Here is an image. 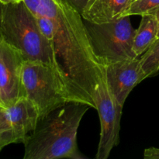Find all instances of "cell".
Here are the masks:
<instances>
[{"mask_svg": "<svg viewBox=\"0 0 159 159\" xmlns=\"http://www.w3.org/2000/svg\"><path fill=\"white\" fill-rule=\"evenodd\" d=\"M7 143L6 142V141H4L3 140L0 139V152L2 151V149L4 147H6V146H7Z\"/></svg>", "mask_w": 159, "mask_h": 159, "instance_id": "19", "label": "cell"}, {"mask_svg": "<svg viewBox=\"0 0 159 159\" xmlns=\"http://www.w3.org/2000/svg\"><path fill=\"white\" fill-rule=\"evenodd\" d=\"M149 13L152 14V15H154V16L156 18L157 21H158V38L159 37V7L156 8L155 9H154V10H152V12H150Z\"/></svg>", "mask_w": 159, "mask_h": 159, "instance_id": "17", "label": "cell"}, {"mask_svg": "<svg viewBox=\"0 0 159 159\" xmlns=\"http://www.w3.org/2000/svg\"><path fill=\"white\" fill-rule=\"evenodd\" d=\"M141 68L148 78L159 71V37L157 38L149 49L140 57Z\"/></svg>", "mask_w": 159, "mask_h": 159, "instance_id": "12", "label": "cell"}, {"mask_svg": "<svg viewBox=\"0 0 159 159\" xmlns=\"http://www.w3.org/2000/svg\"><path fill=\"white\" fill-rule=\"evenodd\" d=\"M21 79L23 97L36 106L40 119L71 102L58 71L51 65L24 61Z\"/></svg>", "mask_w": 159, "mask_h": 159, "instance_id": "4", "label": "cell"}, {"mask_svg": "<svg viewBox=\"0 0 159 159\" xmlns=\"http://www.w3.org/2000/svg\"><path fill=\"white\" fill-rule=\"evenodd\" d=\"M82 14L88 0H62Z\"/></svg>", "mask_w": 159, "mask_h": 159, "instance_id": "15", "label": "cell"}, {"mask_svg": "<svg viewBox=\"0 0 159 159\" xmlns=\"http://www.w3.org/2000/svg\"><path fill=\"white\" fill-rule=\"evenodd\" d=\"M135 1H137V0H130V5H131L133 2H134Z\"/></svg>", "mask_w": 159, "mask_h": 159, "instance_id": "21", "label": "cell"}, {"mask_svg": "<svg viewBox=\"0 0 159 159\" xmlns=\"http://www.w3.org/2000/svg\"><path fill=\"white\" fill-rule=\"evenodd\" d=\"M90 107L70 102L39 120L23 142V159H85L79 149L77 134Z\"/></svg>", "mask_w": 159, "mask_h": 159, "instance_id": "2", "label": "cell"}, {"mask_svg": "<svg viewBox=\"0 0 159 159\" xmlns=\"http://www.w3.org/2000/svg\"><path fill=\"white\" fill-rule=\"evenodd\" d=\"M0 139L6 141L8 145L16 143L5 109L2 108H0Z\"/></svg>", "mask_w": 159, "mask_h": 159, "instance_id": "14", "label": "cell"}, {"mask_svg": "<svg viewBox=\"0 0 159 159\" xmlns=\"http://www.w3.org/2000/svg\"><path fill=\"white\" fill-rule=\"evenodd\" d=\"M16 143L24 142L26 137L35 129L40 114L36 106L26 97L20 98L5 109Z\"/></svg>", "mask_w": 159, "mask_h": 159, "instance_id": "9", "label": "cell"}, {"mask_svg": "<svg viewBox=\"0 0 159 159\" xmlns=\"http://www.w3.org/2000/svg\"><path fill=\"white\" fill-rule=\"evenodd\" d=\"M158 24L156 18L151 13L141 16L139 26L134 37L133 50L137 57H141L158 38Z\"/></svg>", "mask_w": 159, "mask_h": 159, "instance_id": "11", "label": "cell"}, {"mask_svg": "<svg viewBox=\"0 0 159 159\" xmlns=\"http://www.w3.org/2000/svg\"><path fill=\"white\" fill-rule=\"evenodd\" d=\"M0 108H2V109H5V107H4V106L2 105V104H1L0 103Z\"/></svg>", "mask_w": 159, "mask_h": 159, "instance_id": "20", "label": "cell"}, {"mask_svg": "<svg viewBox=\"0 0 159 159\" xmlns=\"http://www.w3.org/2000/svg\"><path fill=\"white\" fill-rule=\"evenodd\" d=\"M23 56L0 37V99L5 109L23 97Z\"/></svg>", "mask_w": 159, "mask_h": 159, "instance_id": "7", "label": "cell"}, {"mask_svg": "<svg viewBox=\"0 0 159 159\" xmlns=\"http://www.w3.org/2000/svg\"><path fill=\"white\" fill-rule=\"evenodd\" d=\"M23 1L52 46L71 102L96 109L93 96L105 74V65L93 51L80 12L62 0Z\"/></svg>", "mask_w": 159, "mask_h": 159, "instance_id": "1", "label": "cell"}, {"mask_svg": "<svg viewBox=\"0 0 159 159\" xmlns=\"http://www.w3.org/2000/svg\"><path fill=\"white\" fill-rule=\"evenodd\" d=\"M130 5V0H88L81 15L91 23H110L124 17Z\"/></svg>", "mask_w": 159, "mask_h": 159, "instance_id": "10", "label": "cell"}, {"mask_svg": "<svg viewBox=\"0 0 159 159\" xmlns=\"http://www.w3.org/2000/svg\"><path fill=\"white\" fill-rule=\"evenodd\" d=\"M105 74L112 94L122 107L133 89L147 79L140 57L107 64Z\"/></svg>", "mask_w": 159, "mask_h": 159, "instance_id": "8", "label": "cell"}, {"mask_svg": "<svg viewBox=\"0 0 159 159\" xmlns=\"http://www.w3.org/2000/svg\"><path fill=\"white\" fill-rule=\"evenodd\" d=\"M144 158L145 159H159V148H149L144 150Z\"/></svg>", "mask_w": 159, "mask_h": 159, "instance_id": "16", "label": "cell"}, {"mask_svg": "<svg viewBox=\"0 0 159 159\" xmlns=\"http://www.w3.org/2000/svg\"><path fill=\"white\" fill-rule=\"evenodd\" d=\"M21 1H23V0H0V3L1 4H8V3L17 2Z\"/></svg>", "mask_w": 159, "mask_h": 159, "instance_id": "18", "label": "cell"}, {"mask_svg": "<svg viewBox=\"0 0 159 159\" xmlns=\"http://www.w3.org/2000/svg\"><path fill=\"white\" fill-rule=\"evenodd\" d=\"M0 103L2 104V105H3V103H2V101H1V99H0ZM3 106H4V105H3ZM4 107H5V106H4Z\"/></svg>", "mask_w": 159, "mask_h": 159, "instance_id": "22", "label": "cell"}, {"mask_svg": "<svg viewBox=\"0 0 159 159\" xmlns=\"http://www.w3.org/2000/svg\"><path fill=\"white\" fill-rule=\"evenodd\" d=\"M158 7H159V0H137L129 6L124 16H132L134 15L141 16Z\"/></svg>", "mask_w": 159, "mask_h": 159, "instance_id": "13", "label": "cell"}, {"mask_svg": "<svg viewBox=\"0 0 159 159\" xmlns=\"http://www.w3.org/2000/svg\"><path fill=\"white\" fill-rule=\"evenodd\" d=\"M93 100L100 120V137L96 159H107L120 141V119L123 107L112 94L106 74L98 83Z\"/></svg>", "mask_w": 159, "mask_h": 159, "instance_id": "6", "label": "cell"}, {"mask_svg": "<svg viewBox=\"0 0 159 159\" xmlns=\"http://www.w3.org/2000/svg\"><path fill=\"white\" fill-rule=\"evenodd\" d=\"M85 24L93 51L104 65L138 57L133 50L136 29L130 16L104 23L85 21Z\"/></svg>", "mask_w": 159, "mask_h": 159, "instance_id": "5", "label": "cell"}, {"mask_svg": "<svg viewBox=\"0 0 159 159\" xmlns=\"http://www.w3.org/2000/svg\"><path fill=\"white\" fill-rule=\"evenodd\" d=\"M0 37L17 50L25 61L41 62L58 71L52 46L24 1L0 3Z\"/></svg>", "mask_w": 159, "mask_h": 159, "instance_id": "3", "label": "cell"}]
</instances>
